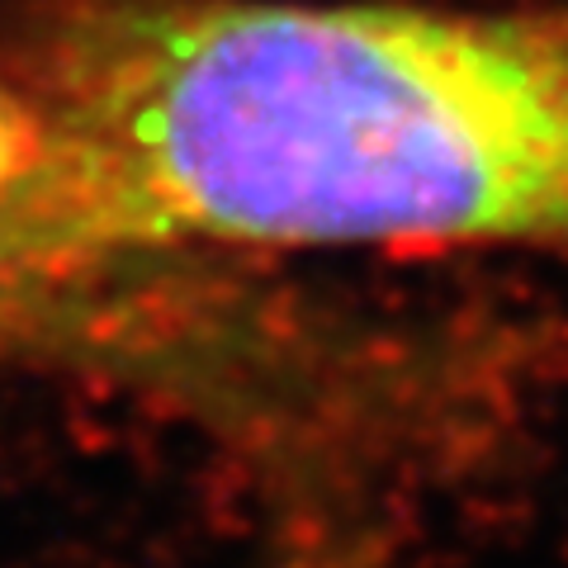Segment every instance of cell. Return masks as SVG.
<instances>
[{
  "label": "cell",
  "mask_w": 568,
  "mask_h": 568,
  "mask_svg": "<svg viewBox=\"0 0 568 568\" xmlns=\"http://www.w3.org/2000/svg\"><path fill=\"white\" fill-rule=\"evenodd\" d=\"M48 123L43 265L568 261V0H6Z\"/></svg>",
  "instance_id": "obj_1"
},
{
  "label": "cell",
  "mask_w": 568,
  "mask_h": 568,
  "mask_svg": "<svg viewBox=\"0 0 568 568\" xmlns=\"http://www.w3.org/2000/svg\"><path fill=\"white\" fill-rule=\"evenodd\" d=\"M48 162V123L24 85L0 71V261L33 219Z\"/></svg>",
  "instance_id": "obj_2"
}]
</instances>
